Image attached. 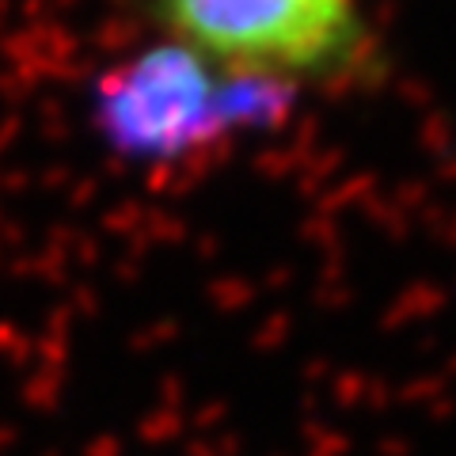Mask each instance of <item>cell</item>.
I'll list each match as a JSON object with an SVG mask.
<instances>
[{
	"label": "cell",
	"instance_id": "1",
	"mask_svg": "<svg viewBox=\"0 0 456 456\" xmlns=\"http://www.w3.org/2000/svg\"><path fill=\"white\" fill-rule=\"evenodd\" d=\"M293 84L232 73L183 42H164L99 77L92 122L110 152L179 160L228 134L278 122Z\"/></svg>",
	"mask_w": 456,
	"mask_h": 456
},
{
	"label": "cell",
	"instance_id": "2",
	"mask_svg": "<svg viewBox=\"0 0 456 456\" xmlns=\"http://www.w3.org/2000/svg\"><path fill=\"white\" fill-rule=\"evenodd\" d=\"M175 42L232 73L285 84L362 69L369 31L354 0H160Z\"/></svg>",
	"mask_w": 456,
	"mask_h": 456
}]
</instances>
